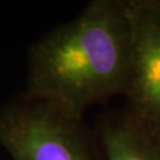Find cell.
<instances>
[{
	"label": "cell",
	"instance_id": "1",
	"mask_svg": "<svg viewBox=\"0 0 160 160\" xmlns=\"http://www.w3.org/2000/svg\"><path fill=\"white\" fill-rule=\"evenodd\" d=\"M132 29L126 0H94L30 46L25 94L82 116L126 92Z\"/></svg>",
	"mask_w": 160,
	"mask_h": 160
},
{
	"label": "cell",
	"instance_id": "2",
	"mask_svg": "<svg viewBox=\"0 0 160 160\" xmlns=\"http://www.w3.org/2000/svg\"><path fill=\"white\" fill-rule=\"evenodd\" d=\"M0 145L12 160H102L82 116L25 92L0 104Z\"/></svg>",
	"mask_w": 160,
	"mask_h": 160
},
{
	"label": "cell",
	"instance_id": "3",
	"mask_svg": "<svg viewBox=\"0 0 160 160\" xmlns=\"http://www.w3.org/2000/svg\"><path fill=\"white\" fill-rule=\"evenodd\" d=\"M132 29V59L126 112L160 134V0H126Z\"/></svg>",
	"mask_w": 160,
	"mask_h": 160
},
{
	"label": "cell",
	"instance_id": "4",
	"mask_svg": "<svg viewBox=\"0 0 160 160\" xmlns=\"http://www.w3.org/2000/svg\"><path fill=\"white\" fill-rule=\"evenodd\" d=\"M100 142L102 160H160V134L134 120L125 110L102 119Z\"/></svg>",
	"mask_w": 160,
	"mask_h": 160
}]
</instances>
